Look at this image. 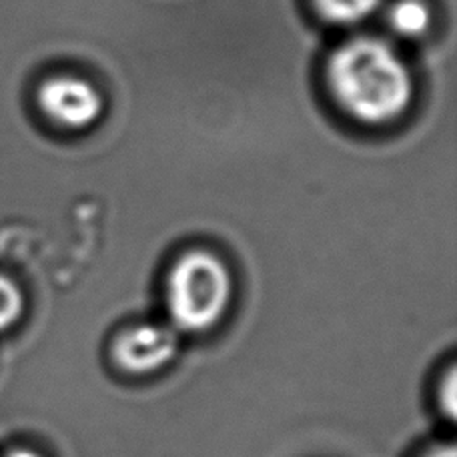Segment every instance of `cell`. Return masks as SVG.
Masks as SVG:
<instances>
[{
  "label": "cell",
  "instance_id": "1",
  "mask_svg": "<svg viewBox=\"0 0 457 457\" xmlns=\"http://www.w3.org/2000/svg\"><path fill=\"white\" fill-rule=\"evenodd\" d=\"M328 83L341 109L367 125L397 119L411 101V75L386 40L351 38L328 62Z\"/></svg>",
  "mask_w": 457,
  "mask_h": 457
},
{
  "label": "cell",
  "instance_id": "10",
  "mask_svg": "<svg viewBox=\"0 0 457 457\" xmlns=\"http://www.w3.org/2000/svg\"><path fill=\"white\" fill-rule=\"evenodd\" d=\"M6 457H43V455L37 453V452H32V450H14V452L8 453Z\"/></svg>",
  "mask_w": 457,
  "mask_h": 457
},
{
  "label": "cell",
  "instance_id": "7",
  "mask_svg": "<svg viewBox=\"0 0 457 457\" xmlns=\"http://www.w3.org/2000/svg\"><path fill=\"white\" fill-rule=\"evenodd\" d=\"M24 312V295L11 277L0 273V333L14 328Z\"/></svg>",
  "mask_w": 457,
  "mask_h": 457
},
{
  "label": "cell",
  "instance_id": "8",
  "mask_svg": "<svg viewBox=\"0 0 457 457\" xmlns=\"http://www.w3.org/2000/svg\"><path fill=\"white\" fill-rule=\"evenodd\" d=\"M439 399H442L444 415H447L450 420H455V411H457V375H455L453 367L450 371H447L442 387H439Z\"/></svg>",
  "mask_w": 457,
  "mask_h": 457
},
{
  "label": "cell",
  "instance_id": "5",
  "mask_svg": "<svg viewBox=\"0 0 457 457\" xmlns=\"http://www.w3.org/2000/svg\"><path fill=\"white\" fill-rule=\"evenodd\" d=\"M391 29L403 37H418L429 24V11L420 0H399L389 11Z\"/></svg>",
  "mask_w": 457,
  "mask_h": 457
},
{
  "label": "cell",
  "instance_id": "6",
  "mask_svg": "<svg viewBox=\"0 0 457 457\" xmlns=\"http://www.w3.org/2000/svg\"><path fill=\"white\" fill-rule=\"evenodd\" d=\"M325 19L337 24H355L367 19L381 0H313Z\"/></svg>",
  "mask_w": 457,
  "mask_h": 457
},
{
  "label": "cell",
  "instance_id": "9",
  "mask_svg": "<svg viewBox=\"0 0 457 457\" xmlns=\"http://www.w3.org/2000/svg\"><path fill=\"white\" fill-rule=\"evenodd\" d=\"M423 457H457V453H455L453 445H442V447H436V450L428 452Z\"/></svg>",
  "mask_w": 457,
  "mask_h": 457
},
{
  "label": "cell",
  "instance_id": "4",
  "mask_svg": "<svg viewBox=\"0 0 457 457\" xmlns=\"http://www.w3.org/2000/svg\"><path fill=\"white\" fill-rule=\"evenodd\" d=\"M38 104L48 119L67 129H87L101 117L103 99L93 85L75 77H54L43 83Z\"/></svg>",
  "mask_w": 457,
  "mask_h": 457
},
{
  "label": "cell",
  "instance_id": "3",
  "mask_svg": "<svg viewBox=\"0 0 457 457\" xmlns=\"http://www.w3.org/2000/svg\"><path fill=\"white\" fill-rule=\"evenodd\" d=\"M179 331L159 323H141L119 333L112 343V359L130 375H149L175 361Z\"/></svg>",
  "mask_w": 457,
  "mask_h": 457
},
{
  "label": "cell",
  "instance_id": "2",
  "mask_svg": "<svg viewBox=\"0 0 457 457\" xmlns=\"http://www.w3.org/2000/svg\"><path fill=\"white\" fill-rule=\"evenodd\" d=\"M165 299L177 331L205 333L223 320L231 305V271L215 253L203 249L185 253L170 267Z\"/></svg>",
  "mask_w": 457,
  "mask_h": 457
}]
</instances>
